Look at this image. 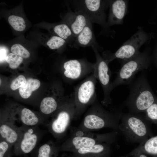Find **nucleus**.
<instances>
[{
	"label": "nucleus",
	"instance_id": "4be33fe9",
	"mask_svg": "<svg viewBox=\"0 0 157 157\" xmlns=\"http://www.w3.org/2000/svg\"><path fill=\"white\" fill-rule=\"evenodd\" d=\"M72 143L75 148L79 149L83 147H88L94 145L95 141L93 139L87 137H75Z\"/></svg>",
	"mask_w": 157,
	"mask_h": 157
},
{
	"label": "nucleus",
	"instance_id": "412c9836",
	"mask_svg": "<svg viewBox=\"0 0 157 157\" xmlns=\"http://www.w3.org/2000/svg\"><path fill=\"white\" fill-rule=\"evenodd\" d=\"M56 150L49 143L41 145L37 149L35 157H55Z\"/></svg>",
	"mask_w": 157,
	"mask_h": 157
},
{
	"label": "nucleus",
	"instance_id": "72a5a7b5",
	"mask_svg": "<svg viewBox=\"0 0 157 157\" xmlns=\"http://www.w3.org/2000/svg\"><path fill=\"white\" fill-rule=\"evenodd\" d=\"M156 57V67L157 68V56Z\"/></svg>",
	"mask_w": 157,
	"mask_h": 157
},
{
	"label": "nucleus",
	"instance_id": "a878e982",
	"mask_svg": "<svg viewBox=\"0 0 157 157\" xmlns=\"http://www.w3.org/2000/svg\"><path fill=\"white\" fill-rule=\"evenodd\" d=\"M5 60L10 68L15 69L18 67L22 63L23 58L15 54L10 53L7 56Z\"/></svg>",
	"mask_w": 157,
	"mask_h": 157
},
{
	"label": "nucleus",
	"instance_id": "f8f14e48",
	"mask_svg": "<svg viewBox=\"0 0 157 157\" xmlns=\"http://www.w3.org/2000/svg\"><path fill=\"white\" fill-rule=\"evenodd\" d=\"M96 78L93 74L76 88L74 94L75 97L81 104H87L94 95Z\"/></svg>",
	"mask_w": 157,
	"mask_h": 157
},
{
	"label": "nucleus",
	"instance_id": "a211bd4d",
	"mask_svg": "<svg viewBox=\"0 0 157 157\" xmlns=\"http://www.w3.org/2000/svg\"><path fill=\"white\" fill-rule=\"evenodd\" d=\"M136 149L151 156L157 155V136L149 138Z\"/></svg>",
	"mask_w": 157,
	"mask_h": 157
},
{
	"label": "nucleus",
	"instance_id": "393cba45",
	"mask_svg": "<svg viewBox=\"0 0 157 157\" xmlns=\"http://www.w3.org/2000/svg\"><path fill=\"white\" fill-rule=\"evenodd\" d=\"M146 119L149 122L157 123V99L144 113Z\"/></svg>",
	"mask_w": 157,
	"mask_h": 157
},
{
	"label": "nucleus",
	"instance_id": "6e6552de",
	"mask_svg": "<svg viewBox=\"0 0 157 157\" xmlns=\"http://www.w3.org/2000/svg\"><path fill=\"white\" fill-rule=\"evenodd\" d=\"M18 121L15 115L6 113L1 115L0 119V138L13 146L18 141L20 133V126L16 124Z\"/></svg>",
	"mask_w": 157,
	"mask_h": 157
},
{
	"label": "nucleus",
	"instance_id": "aec40b11",
	"mask_svg": "<svg viewBox=\"0 0 157 157\" xmlns=\"http://www.w3.org/2000/svg\"><path fill=\"white\" fill-rule=\"evenodd\" d=\"M57 103L55 98L52 97L44 98L40 104V110L45 115L50 114L54 112L57 108Z\"/></svg>",
	"mask_w": 157,
	"mask_h": 157
},
{
	"label": "nucleus",
	"instance_id": "5701e85b",
	"mask_svg": "<svg viewBox=\"0 0 157 157\" xmlns=\"http://www.w3.org/2000/svg\"><path fill=\"white\" fill-rule=\"evenodd\" d=\"M9 23L15 31H22L26 27L25 21L21 17L15 15L10 16L8 18Z\"/></svg>",
	"mask_w": 157,
	"mask_h": 157
},
{
	"label": "nucleus",
	"instance_id": "c85d7f7f",
	"mask_svg": "<svg viewBox=\"0 0 157 157\" xmlns=\"http://www.w3.org/2000/svg\"><path fill=\"white\" fill-rule=\"evenodd\" d=\"M104 150L103 145L101 144L94 145L90 147H83L78 150V152L81 154L88 153H98L103 152Z\"/></svg>",
	"mask_w": 157,
	"mask_h": 157
},
{
	"label": "nucleus",
	"instance_id": "39448f33",
	"mask_svg": "<svg viewBox=\"0 0 157 157\" xmlns=\"http://www.w3.org/2000/svg\"><path fill=\"white\" fill-rule=\"evenodd\" d=\"M71 7L76 11L86 14L92 23L97 24L108 32L106 11L109 7L110 0H73L70 1Z\"/></svg>",
	"mask_w": 157,
	"mask_h": 157
},
{
	"label": "nucleus",
	"instance_id": "b1692460",
	"mask_svg": "<svg viewBox=\"0 0 157 157\" xmlns=\"http://www.w3.org/2000/svg\"><path fill=\"white\" fill-rule=\"evenodd\" d=\"M67 44L64 39L57 36H52L47 42L49 48L52 50H58L65 47Z\"/></svg>",
	"mask_w": 157,
	"mask_h": 157
},
{
	"label": "nucleus",
	"instance_id": "f257e3e1",
	"mask_svg": "<svg viewBox=\"0 0 157 157\" xmlns=\"http://www.w3.org/2000/svg\"><path fill=\"white\" fill-rule=\"evenodd\" d=\"M147 70L141 72L128 85L130 92L123 106L127 108L129 113H144L157 99L147 77Z\"/></svg>",
	"mask_w": 157,
	"mask_h": 157
},
{
	"label": "nucleus",
	"instance_id": "4468645a",
	"mask_svg": "<svg viewBox=\"0 0 157 157\" xmlns=\"http://www.w3.org/2000/svg\"><path fill=\"white\" fill-rule=\"evenodd\" d=\"M18 119L22 124L28 126H38L43 124L45 120L30 110L24 108L19 110Z\"/></svg>",
	"mask_w": 157,
	"mask_h": 157
},
{
	"label": "nucleus",
	"instance_id": "473e14b6",
	"mask_svg": "<svg viewBox=\"0 0 157 157\" xmlns=\"http://www.w3.org/2000/svg\"><path fill=\"white\" fill-rule=\"evenodd\" d=\"M83 135V132L80 131H77L76 133V135L77 137H82Z\"/></svg>",
	"mask_w": 157,
	"mask_h": 157
},
{
	"label": "nucleus",
	"instance_id": "6ab92c4d",
	"mask_svg": "<svg viewBox=\"0 0 157 157\" xmlns=\"http://www.w3.org/2000/svg\"><path fill=\"white\" fill-rule=\"evenodd\" d=\"M106 123L103 118L97 115L92 114L85 117L84 124L86 128L94 129L102 128L106 125Z\"/></svg>",
	"mask_w": 157,
	"mask_h": 157
},
{
	"label": "nucleus",
	"instance_id": "0eeeda50",
	"mask_svg": "<svg viewBox=\"0 0 157 157\" xmlns=\"http://www.w3.org/2000/svg\"><path fill=\"white\" fill-rule=\"evenodd\" d=\"M95 54L96 62L94 63V74L99 81L103 89L104 102L108 103L111 101L110 94L111 91L110 82L111 72L108 63L99 52V50L94 47H92Z\"/></svg>",
	"mask_w": 157,
	"mask_h": 157
},
{
	"label": "nucleus",
	"instance_id": "1a4fd4ad",
	"mask_svg": "<svg viewBox=\"0 0 157 157\" xmlns=\"http://www.w3.org/2000/svg\"><path fill=\"white\" fill-rule=\"evenodd\" d=\"M94 64L92 63L86 59H71L65 61L63 65L65 70L64 74L67 78L71 80L78 79L88 71L94 70Z\"/></svg>",
	"mask_w": 157,
	"mask_h": 157
},
{
	"label": "nucleus",
	"instance_id": "7ed1b4c3",
	"mask_svg": "<svg viewBox=\"0 0 157 157\" xmlns=\"http://www.w3.org/2000/svg\"><path fill=\"white\" fill-rule=\"evenodd\" d=\"M150 58L148 52L144 51L136 56L122 64L116 77L111 83V91L121 85H129L138 72L147 70L150 64Z\"/></svg>",
	"mask_w": 157,
	"mask_h": 157
},
{
	"label": "nucleus",
	"instance_id": "423d86ee",
	"mask_svg": "<svg viewBox=\"0 0 157 157\" xmlns=\"http://www.w3.org/2000/svg\"><path fill=\"white\" fill-rule=\"evenodd\" d=\"M18 140L14 145L13 153L16 156L29 153L36 147L41 137L38 126H28L22 124Z\"/></svg>",
	"mask_w": 157,
	"mask_h": 157
},
{
	"label": "nucleus",
	"instance_id": "f704fd0d",
	"mask_svg": "<svg viewBox=\"0 0 157 157\" xmlns=\"http://www.w3.org/2000/svg\"><path fill=\"white\" fill-rule=\"evenodd\" d=\"M12 154H10L9 156H8V157H12Z\"/></svg>",
	"mask_w": 157,
	"mask_h": 157
},
{
	"label": "nucleus",
	"instance_id": "c9c22d12",
	"mask_svg": "<svg viewBox=\"0 0 157 157\" xmlns=\"http://www.w3.org/2000/svg\"><path fill=\"white\" fill-rule=\"evenodd\" d=\"M152 157H157V155L155 156H152Z\"/></svg>",
	"mask_w": 157,
	"mask_h": 157
},
{
	"label": "nucleus",
	"instance_id": "c756f323",
	"mask_svg": "<svg viewBox=\"0 0 157 157\" xmlns=\"http://www.w3.org/2000/svg\"><path fill=\"white\" fill-rule=\"evenodd\" d=\"M26 81V78L24 75H19L10 84V88L13 90H16L23 86Z\"/></svg>",
	"mask_w": 157,
	"mask_h": 157
},
{
	"label": "nucleus",
	"instance_id": "ddd939ff",
	"mask_svg": "<svg viewBox=\"0 0 157 157\" xmlns=\"http://www.w3.org/2000/svg\"><path fill=\"white\" fill-rule=\"evenodd\" d=\"M88 46L95 47L99 51L102 49L96 39L90 21L76 37L73 45L75 48Z\"/></svg>",
	"mask_w": 157,
	"mask_h": 157
},
{
	"label": "nucleus",
	"instance_id": "2f4dec72",
	"mask_svg": "<svg viewBox=\"0 0 157 157\" xmlns=\"http://www.w3.org/2000/svg\"><path fill=\"white\" fill-rule=\"evenodd\" d=\"M7 56L6 51L5 49L0 48V62L5 60Z\"/></svg>",
	"mask_w": 157,
	"mask_h": 157
},
{
	"label": "nucleus",
	"instance_id": "7c9ffc66",
	"mask_svg": "<svg viewBox=\"0 0 157 157\" xmlns=\"http://www.w3.org/2000/svg\"><path fill=\"white\" fill-rule=\"evenodd\" d=\"M135 157H149L148 155L136 149L135 150Z\"/></svg>",
	"mask_w": 157,
	"mask_h": 157
},
{
	"label": "nucleus",
	"instance_id": "bb28decb",
	"mask_svg": "<svg viewBox=\"0 0 157 157\" xmlns=\"http://www.w3.org/2000/svg\"><path fill=\"white\" fill-rule=\"evenodd\" d=\"M10 50L12 53L22 58H28L30 56V54L29 51L19 44H15L13 45L11 47Z\"/></svg>",
	"mask_w": 157,
	"mask_h": 157
},
{
	"label": "nucleus",
	"instance_id": "20e7f679",
	"mask_svg": "<svg viewBox=\"0 0 157 157\" xmlns=\"http://www.w3.org/2000/svg\"><path fill=\"white\" fill-rule=\"evenodd\" d=\"M149 36L144 29L139 27L136 32L125 42L115 52L112 53L106 51L103 53V57L109 63L117 59L121 64L133 58L140 52L141 47L146 43Z\"/></svg>",
	"mask_w": 157,
	"mask_h": 157
},
{
	"label": "nucleus",
	"instance_id": "cd10ccee",
	"mask_svg": "<svg viewBox=\"0 0 157 157\" xmlns=\"http://www.w3.org/2000/svg\"><path fill=\"white\" fill-rule=\"evenodd\" d=\"M12 147L7 141L0 138V157H8L11 154Z\"/></svg>",
	"mask_w": 157,
	"mask_h": 157
},
{
	"label": "nucleus",
	"instance_id": "dca6fc26",
	"mask_svg": "<svg viewBox=\"0 0 157 157\" xmlns=\"http://www.w3.org/2000/svg\"><path fill=\"white\" fill-rule=\"evenodd\" d=\"M53 30L57 36L64 39L71 48L73 47L75 39L70 28L65 23L55 25Z\"/></svg>",
	"mask_w": 157,
	"mask_h": 157
},
{
	"label": "nucleus",
	"instance_id": "f03ea898",
	"mask_svg": "<svg viewBox=\"0 0 157 157\" xmlns=\"http://www.w3.org/2000/svg\"><path fill=\"white\" fill-rule=\"evenodd\" d=\"M149 122L142 113H123L118 130L127 142L140 144L153 136Z\"/></svg>",
	"mask_w": 157,
	"mask_h": 157
},
{
	"label": "nucleus",
	"instance_id": "f3484780",
	"mask_svg": "<svg viewBox=\"0 0 157 157\" xmlns=\"http://www.w3.org/2000/svg\"><path fill=\"white\" fill-rule=\"evenodd\" d=\"M40 85V82L38 80L32 78L28 79L25 84L19 88L20 96L23 99L28 98L32 92L38 89Z\"/></svg>",
	"mask_w": 157,
	"mask_h": 157
},
{
	"label": "nucleus",
	"instance_id": "9b49d317",
	"mask_svg": "<svg viewBox=\"0 0 157 157\" xmlns=\"http://www.w3.org/2000/svg\"><path fill=\"white\" fill-rule=\"evenodd\" d=\"M64 21V23L69 27L75 38L90 21L85 13L80 11L73 12L71 9L67 13Z\"/></svg>",
	"mask_w": 157,
	"mask_h": 157
},
{
	"label": "nucleus",
	"instance_id": "2eb2a0df",
	"mask_svg": "<svg viewBox=\"0 0 157 157\" xmlns=\"http://www.w3.org/2000/svg\"><path fill=\"white\" fill-rule=\"evenodd\" d=\"M69 113L65 110L60 112L56 117L49 125V127L52 132L60 134L64 133L68 126L70 120Z\"/></svg>",
	"mask_w": 157,
	"mask_h": 157
},
{
	"label": "nucleus",
	"instance_id": "9d476101",
	"mask_svg": "<svg viewBox=\"0 0 157 157\" xmlns=\"http://www.w3.org/2000/svg\"><path fill=\"white\" fill-rule=\"evenodd\" d=\"M128 1L110 0L109 12L107 20L108 26L122 24L128 10Z\"/></svg>",
	"mask_w": 157,
	"mask_h": 157
}]
</instances>
